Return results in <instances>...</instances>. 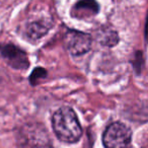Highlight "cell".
<instances>
[{"label":"cell","instance_id":"obj_1","mask_svg":"<svg viewBox=\"0 0 148 148\" xmlns=\"http://www.w3.org/2000/svg\"><path fill=\"white\" fill-rule=\"evenodd\" d=\"M52 125L58 139L67 143H74L81 137L82 129L78 118L70 108H61L52 118Z\"/></svg>","mask_w":148,"mask_h":148},{"label":"cell","instance_id":"obj_2","mask_svg":"<svg viewBox=\"0 0 148 148\" xmlns=\"http://www.w3.org/2000/svg\"><path fill=\"white\" fill-rule=\"evenodd\" d=\"M132 133L129 127L122 123H113L103 133V144L106 147H125L131 142Z\"/></svg>","mask_w":148,"mask_h":148},{"label":"cell","instance_id":"obj_3","mask_svg":"<svg viewBox=\"0 0 148 148\" xmlns=\"http://www.w3.org/2000/svg\"><path fill=\"white\" fill-rule=\"evenodd\" d=\"M65 43L70 53L78 56L86 53L90 49L91 38L87 34L69 31L65 35Z\"/></svg>","mask_w":148,"mask_h":148},{"label":"cell","instance_id":"obj_4","mask_svg":"<svg viewBox=\"0 0 148 148\" xmlns=\"http://www.w3.org/2000/svg\"><path fill=\"white\" fill-rule=\"evenodd\" d=\"M0 52L10 65L15 68H25L29 65L25 54L13 45H4L0 47Z\"/></svg>","mask_w":148,"mask_h":148},{"label":"cell","instance_id":"obj_5","mask_svg":"<svg viewBox=\"0 0 148 148\" xmlns=\"http://www.w3.org/2000/svg\"><path fill=\"white\" fill-rule=\"evenodd\" d=\"M49 25L43 21H35L27 27V35L31 40H38L49 31Z\"/></svg>","mask_w":148,"mask_h":148},{"label":"cell","instance_id":"obj_6","mask_svg":"<svg viewBox=\"0 0 148 148\" xmlns=\"http://www.w3.org/2000/svg\"><path fill=\"white\" fill-rule=\"evenodd\" d=\"M75 9H76V14L80 11H88L90 14H95L99 10V6L95 3V0H81L75 5Z\"/></svg>","mask_w":148,"mask_h":148}]
</instances>
